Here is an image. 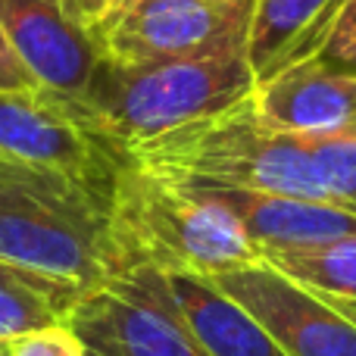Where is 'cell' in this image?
Masks as SVG:
<instances>
[{
  "label": "cell",
  "mask_w": 356,
  "mask_h": 356,
  "mask_svg": "<svg viewBox=\"0 0 356 356\" xmlns=\"http://www.w3.org/2000/svg\"><path fill=\"white\" fill-rule=\"evenodd\" d=\"M0 259L88 291L119 275L113 188L0 156Z\"/></svg>",
  "instance_id": "6da1fadb"
},
{
  "label": "cell",
  "mask_w": 356,
  "mask_h": 356,
  "mask_svg": "<svg viewBox=\"0 0 356 356\" xmlns=\"http://www.w3.org/2000/svg\"><path fill=\"white\" fill-rule=\"evenodd\" d=\"M253 88L257 75L247 50H232L144 66H113L100 60L85 97L60 100L85 129L125 154L141 141L241 104Z\"/></svg>",
  "instance_id": "7a4b0ae2"
},
{
  "label": "cell",
  "mask_w": 356,
  "mask_h": 356,
  "mask_svg": "<svg viewBox=\"0 0 356 356\" xmlns=\"http://www.w3.org/2000/svg\"><path fill=\"white\" fill-rule=\"evenodd\" d=\"M122 156L129 166L169 181L328 200L303 138L263 122L253 94L222 113L135 144Z\"/></svg>",
  "instance_id": "3957f363"
},
{
  "label": "cell",
  "mask_w": 356,
  "mask_h": 356,
  "mask_svg": "<svg viewBox=\"0 0 356 356\" xmlns=\"http://www.w3.org/2000/svg\"><path fill=\"white\" fill-rule=\"evenodd\" d=\"M113 244L119 272L216 278L259 259L241 222L207 191L147 175L129 163L113 184Z\"/></svg>",
  "instance_id": "277c9868"
},
{
  "label": "cell",
  "mask_w": 356,
  "mask_h": 356,
  "mask_svg": "<svg viewBox=\"0 0 356 356\" xmlns=\"http://www.w3.org/2000/svg\"><path fill=\"white\" fill-rule=\"evenodd\" d=\"M257 0H129L97 31L100 60L113 66L247 50Z\"/></svg>",
  "instance_id": "5b68a950"
},
{
  "label": "cell",
  "mask_w": 356,
  "mask_h": 356,
  "mask_svg": "<svg viewBox=\"0 0 356 356\" xmlns=\"http://www.w3.org/2000/svg\"><path fill=\"white\" fill-rule=\"evenodd\" d=\"M69 328L88 356H209L156 269H125L88 291Z\"/></svg>",
  "instance_id": "8992f818"
},
{
  "label": "cell",
  "mask_w": 356,
  "mask_h": 356,
  "mask_svg": "<svg viewBox=\"0 0 356 356\" xmlns=\"http://www.w3.org/2000/svg\"><path fill=\"white\" fill-rule=\"evenodd\" d=\"M0 156L69 172L113 188L125 166L122 150L94 135L44 88L0 91Z\"/></svg>",
  "instance_id": "52a82bcc"
},
{
  "label": "cell",
  "mask_w": 356,
  "mask_h": 356,
  "mask_svg": "<svg viewBox=\"0 0 356 356\" xmlns=\"http://www.w3.org/2000/svg\"><path fill=\"white\" fill-rule=\"evenodd\" d=\"M207 282L253 316L288 356H356L353 322L263 259Z\"/></svg>",
  "instance_id": "ba28073f"
},
{
  "label": "cell",
  "mask_w": 356,
  "mask_h": 356,
  "mask_svg": "<svg viewBox=\"0 0 356 356\" xmlns=\"http://www.w3.org/2000/svg\"><path fill=\"white\" fill-rule=\"evenodd\" d=\"M0 29L38 88L63 100L85 97L100 50L60 0H0Z\"/></svg>",
  "instance_id": "9c48e42d"
},
{
  "label": "cell",
  "mask_w": 356,
  "mask_h": 356,
  "mask_svg": "<svg viewBox=\"0 0 356 356\" xmlns=\"http://www.w3.org/2000/svg\"><path fill=\"white\" fill-rule=\"evenodd\" d=\"M253 104L263 122L284 135H338L356 125V75L307 56L257 81Z\"/></svg>",
  "instance_id": "30bf717a"
},
{
  "label": "cell",
  "mask_w": 356,
  "mask_h": 356,
  "mask_svg": "<svg viewBox=\"0 0 356 356\" xmlns=\"http://www.w3.org/2000/svg\"><path fill=\"white\" fill-rule=\"evenodd\" d=\"M194 188L207 191L241 222L257 257L278 250H307V247L334 244L356 234V209L341 203L238 188H207V184H194Z\"/></svg>",
  "instance_id": "8fae6325"
},
{
  "label": "cell",
  "mask_w": 356,
  "mask_h": 356,
  "mask_svg": "<svg viewBox=\"0 0 356 356\" xmlns=\"http://www.w3.org/2000/svg\"><path fill=\"white\" fill-rule=\"evenodd\" d=\"M178 309L209 356H288L284 347L207 278L166 275Z\"/></svg>",
  "instance_id": "7c38bea8"
},
{
  "label": "cell",
  "mask_w": 356,
  "mask_h": 356,
  "mask_svg": "<svg viewBox=\"0 0 356 356\" xmlns=\"http://www.w3.org/2000/svg\"><path fill=\"white\" fill-rule=\"evenodd\" d=\"M338 0H257L247 35V60L263 81L282 66L307 60Z\"/></svg>",
  "instance_id": "4fadbf2b"
},
{
  "label": "cell",
  "mask_w": 356,
  "mask_h": 356,
  "mask_svg": "<svg viewBox=\"0 0 356 356\" xmlns=\"http://www.w3.org/2000/svg\"><path fill=\"white\" fill-rule=\"evenodd\" d=\"M81 297L85 294L69 284L50 282L0 259V338L69 325Z\"/></svg>",
  "instance_id": "5bb4252c"
},
{
  "label": "cell",
  "mask_w": 356,
  "mask_h": 356,
  "mask_svg": "<svg viewBox=\"0 0 356 356\" xmlns=\"http://www.w3.org/2000/svg\"><path fill=\"white\" fill-rule=\"evenodd\" d=\"M259 259L313 294L356 303V234L334 244L307 247V250L263 253Z\"/></svg>",
  "instance_id": "9a60e30c"
},
{
  "label": "cell",
  "mask_w": 356,
  "mask_h": 356,
  "mask_svg": "<svg viewBox=\"0 0 356 356\" xmlns=\"http://www.w3.org/2000/svg\"><path fill=\"white\" fill-rule=\"evenodd\" d=\"M328 200L356 209V125L338 135L303 138Z\"/></svg>",
  "instance_id": "2e32d148"
},
{
  "label": "cell",
  "mask_w": 356,
  "mask_h": 356,
  "mask_svg": "<svg viewBox=\"0 0 356 356\" xmlns=\"http://www.w3.org/2000/svg\"><path fill=\"white\" fill-rule=\"evenodd\" d=\"M309 56L338 72L356 75V0H338Z\"/></svg>",
  "instance_id": "e0dca14e"
},
{
  "label": "cell",
  "mask_w": 356,
  "mask_h": 356,
  "mask_svg": "<svg viewBox=\"0 0 356 356\" xmlns=\"http://www.w3.org/2000/svg\"><path fill=\"white\" fill-rule=\"evenodd\" d=\"M0 356H88L69 325H50L16 338H0Z\"/></svg>",
  "instance_id": "ac0fdd59"
},
{
  "label": "cell",
  "mask_w": 356,
  "mask_h": 356,
  "mask_svg": "<svg viewBox=\"0 0 356 356\" xmlns=\"http://www.w3.org/2000/svg\"><path fill=\"white\" fill-rule=\"evenodd\" d=\"M60 3L75 25H81L85 31L94 35V31H97L110 16H116L129 0H60Z\"/></svg>",
  "instance_id": "d6986e66"
},
{
  "label": "cell",
  "mask_w": 356,
  "mask_h": 356,
  "mask_svg": "<svg viewBox=\"0 0 356 356\" xmlns=\"http://www.w3.org/2000/svg\"><path fill=\"white\" fill-rule=\"evenodd\" d=\"M35 88H38V81L19 63V56L13 54L10 41H6L3 29H0V91H35Z\"/></svg>",
  "instance_id": "ffe728a7"
},
{
  "label": "cell",
  "mask_w": 356,
  "mask_h": 356,
  "mask_svg": "<svg viewBox=\"0 0 356 356\" xmlns=\"http://www.w3.org/2000/svg\"><path fill=\"white\" fill-rule=\"evenodd\" d=\"M316 297H319V294H316ZM322 300H325V303H332V307L338 309V313L344 316L347 322H353V325H356V303H344V300H328V297H322Z\"/></svg>",
  "instance_id": "44dd1931"
}]
</instances>
